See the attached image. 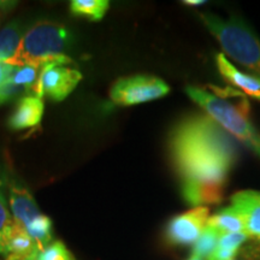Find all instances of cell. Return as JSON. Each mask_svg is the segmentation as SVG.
<instances>
[{"label":"cell","mask_w":260,"mask_h":260,"mask_svg":"<svg viewBox=\"0 0 260 260\" xmlns=\"http://www.w3.org/2000/svg\"><path fill=\"white\" fill-rule=\"evenodd\" d=\"M38 260H75L67 246L61 241H53L44 248L38 256Z\"/></svg>","instance_id":"20"},{"label":"cell","mask_w":260,"mask_h":260,"mask_svg":"<svg viewBox=\"0 0 260 260\" xmlns=\"http://www.w3.org/2000/svg\"><path fill=\"white\" fill-rule=\"evenodd\" d=\"M222 234L217 232L216 229L207 225L205 228V230L201 234L199 239L197 240V242L194 243L193 252H191V255L198 256L200 259H207L209 256L212 254L214 248L217 247V243L219 241V237Z\"/></svg>","instance_id":"18"},{"label":"cell","mask_w":260,"mask_h":260,"mask_svg":"<svg viewBox=\"0 0 260 260\" xmlns=\"http://www.w3.org/2000/svg\"><path fill=\"white\" fill-rule=\"evenodd\" d=\"M188 260H203V259H200V258H198V256H195V255H191L189 259Z\"/></svg>","instance_id":"24"},{"label":"cell","mask_w":260,"mask_h":260,"mask_svg":"<svg viewBox=\"0 0 260 260\" xmlns=\"http://www.w3.org/2000/svg\"><path fill=\"white\" fill-rule=\"evenodd\" d=\"M22 38V28L17 21L11 22L0 31V61H8L15 56Z\"/></svg>","instance_id":"15"},{"label":"cell","mask_w":260,"mask_h":260,"mask_svg":"<svg viewBox=\"0 0 260 260\" xmlns=\"http://www.w3.org/2000/svg\"><path fill=\"white\" fill-rule=\"evenodd\" d=\"M200 19L218 40L223 51L260 79V39L241 19H223L213 14H200Z\"/></svg>","instance_id":"3"},{"label":"cell","mask_w":260,"mask_h":260,"mask_svg":"<svg viewBox=\"0 0 260 260\" xmlns=\"http://www.w3.org/2000/svg\"><path fill=\"white\" fill-rule=\"evenodd\" d=\"M10 207L16 222L24 228L41 251L53 242L52 220L40 212L32 195L17 182L10 184Z\"/></svg>","instance_id":"5"},{"label":"cell","mask_w":260,"mask_h":260,"mask_svg":"<svg viewBox=\"0 0 260 260\" xmlns=\"http://www.w3.org/2000/svg\"><path fill=\"white\" fill-rule=\"evenodd\" d=\"M210 218V209L207 206H198L178 214L169 222L165 237L168 242L175 246H186L197 242L207 226Z\"/></svg>","instance_id":"7"},{"label":"cell","mask_w":260,"mask_h":260,"mask_svg":"<svg viewBox=\"0 0 260 260\" xmlns=\"http://www.w3.org/2000/svg\"><path fill=\"white\" fill-rule=\"evenodd\" d=\"M82 80V74L77 69L68 68L67 65L52 67L42 70L34 93L31 96L41 98L46 95L54 102H61Z\"/></svg>","instance_id":"8"},{"label":"cell","mask_w":260,"mask_h":260,"mask_svg":"<svg viewBox=\"0 0 260 260\" xmlns=\"http://www.w3.org/2000/svg\"><path fill=\"white\" fill-rule=\"evenodd\" d=\"M110 2L107 0H73L70 10L74 15L83 16L90 21H100L109 10Z\"/></svg>","instance_id":"16"},{"label":"cell","mask_w":260,"mask_h":260,"mask_svg":"<svg viewBox=\"0 0 260 260\" xmlns=\"http://www.w3.org/2000/svg\"><path fill=\"white\" fill-rule=\"evenodd\" d=\"M216 64L219 73L228 82L232 83L236 88L241 89L247 95L260 100V79L253 75H247L240 71L224 53L216 56Z\"/></svg>","instance_id":"12"},{"label":"cell","mask_w":260,"mask_h":260,"mask_svg":"<svg viewBox=\"0 0 260 260\" xmlns=\"http://www.w3.org/2000/svg\"><path fill=\"white\" fill-rule=\"evenodd\" d=\"M41 249L24 228L15 220L6 242L5 260H38Z\"/></svg>","instance_id":"11"},{"label":"cell","mask_w":260,"mask_h":260,"mask_svg":"<svg viewBox=\"0 0 260 260\" xmlns=\"http://www.w3.org/2000/svg\"><path fill=\"white\" fill-rule=\"evenodd\" d=\"M170 153L181 177L183 199L193 207L219 204L236 147L207 115H194L175 126Z\"/></svg>","instance_id":"1"},{"label":"cell","mask_w":260,"mask_h":260,"mask_svg":"<svg viewBox=\"0 0 260 260\" xmlns=\"http://www.w3.org/2000/svg\"><path fill=\"white\" fill-rule=\"evenodd\" d=\"M15 67L6 63V61H0V86L8 82L11 79V75L14 73Z\"/></svg>","instance_id":"22"},{"label":"cell","mask_w":260,"mask_h":260,"mask_svg":"<svg viewBox=\"0 0 260 260\" xmlns=\"http://www.w3.org/2000/svg\"><path fill=\"white\" fill-rule=\"evenodd\" d=\"M14 223V216L10 214L4 197H3V194H0V254L3 256L5 255L6 242H8L10 232H11Z\"/></svg>","instance_id":"19"},{"label":"cell","mask_w":260,"mask_h":260,"mask_svg":"<svg viewBox=\"0 0 260 260\" xmlns=\"http://www.w3.org/2000/svg\"><path fill=\"white\" fill-rule=\"evenodd\" d=\"M232 207L242 217L246 234L260 243V190H241L232 197Z\"/></svg>","instance_id":"9"},{"label":"cell","mask_w":260,"mask_h":260,"mask_svg":"<svg viewBox=\"0 0 260 260\" xmlns=\"http://www.w3.org/2000/svg\"><path fill=\"white\" fill-rule=\"evenodd\" d=\"M248 237L247 234L243 233L223 234L220 235L219 241L212 254L206 260H234Z\"/></svg>","instance_id":"14"},{"label":"cell","mask_w":260,"mask_h":260,"mask_svg":"<svg viewBox=\"0 0 260 260\" xmlns=\"http://www.w3.org/2000/svg\"><path fill=\"white\" fill-rule=\"evenodd\" d=\"M42 71L38 67L32 65H25V67H15L14 73L11 75L10 81L17 84L19 87H23L25 93L29 95H32L35 87H37L38 81L40 79V75Z\"/></svg>","instance_id":"17"},{"label":"cell","mask_w":260,"mask_h":260,"mask_svg":"<svg viewBox=\"0 0 260 260\" xmlns=\"http://www.w3.org/2000/svg\"><path fill=\"white\" fill-rule=\"evenodd\" d=\"M45 105L42 99L37 96H23L16 105L15 111L10 116L8 125L12 130L34 128L40 124Z\"/></svg>","instance_id":"10"},{"label":"cell","mask_w":260,"mask_h":260,"mask_svg":"<svg viewBox=\"0 0 260 260\" xmlns=\"http://www.w3.org/2000/svg\"><path fill=\"white\" fill-rule=\"evenodd\" d=\"M0 194H2V191H0Z\"/></svg>","instance_id":"25"},{"label":"cell","mask_w":260,"mask_h":260,"mask_svg":"<svg viewBox=\"0 0 260 260\" xmlns=\"http://www.w3.org/2000/svg\"><path fill=\"white\" fill-rule=\"evenodd\" d=\"M186 93L228 134L242 141L260 155V134L249 121V109L246 100L235 105L222 96L195 86H188Z\"/></svg>","instance_id":"2"},{"label":"cell","mask_w":260,"mask_h":260,"mask_svg":"<svg viewBox=\"0 0 260 260\" xmlns=\"http://www.w3.org/2000/svg\"><path fill=\"white\" fill-rule=\"evenodd\" d=\"M22 92H25L23 87H19L11 81H8L3 86H0V105L15 99L16 96L19 95Z\"/></svg>","instance_id":"21"},{"label":"cell","mask_w":260,"mask_h":260,"mask_svg":"<svg viewBox=\"0 0 260 260\" xmlns=\"http://www.w3.org/2000/svg\"><path fill=\"white\" fill-rule=\"evenodd\" d=\"M183 4L190 5V6H198V5L205 4V2L204 0H184Z\"/></svg>","instance_id":"23"},{"label":"cell","mask_w":260,"mask_h":260,"mask_svg":"<svg viewBox=\"0 0 260 260\" xmlns=\"http://www.w3.org/2000/svg\"><path fill=\"white\" fill-rule=\"evenodd\" d=\"M70 35L68 29L54 22H39L22 38L17 52L6 63L12 67H39L42 60L60 56L68 47Z\"/></svg>","instance_id":"4"},{"label":"cell","mask_w":260,"mask_h":260,"mask_svg":"<svg viewBox=\"0 0 260 260\" xmlns=\"http://www.w3.org/2000/svg\"><path fill=\"white\" fill-rule=\"evenodd\" d=\"M207 225L216 229L222 235L233 233L246 234V226L242 217L232 206L225 207V209L214 213L213 216H210Z\"/></svg>","instance_id":"13"},{"label":"cell","mask_w":260,"mask_h":260,"mask_svg":"<svg viewBox=\"0 0 260 260\" xmlns=\"http://www.w3.org/2000/svg\"><path fill=\"white\" fill-rule=\"evenodd\" d=\"M170 87L165 81L151 75H135L122 77L111 88L112 102L117 105L132 106L165 96Z\"/></svg>","instance_id":"6"}]
</instances>
